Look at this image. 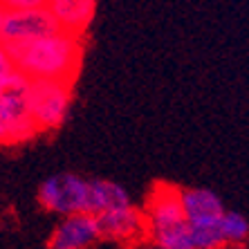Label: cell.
I'll return each instance as SVG.
<instances>
[{
  "label": "cell",
  "instance_id": "1",
  "mask_svg": "<svg viewBox=\"0 0 249 249\" xmlns=\"http://www.w3.org/2000/svg\"><path fill=\"white\" fill-rule=\"evenodd\" d=\"M18 72L29 81H74L83 61V38L68 32L7 47Z\"/></svg>",
  "mask_w": 249,
  "mask_h": 249
},
{
  "label": "cell",
  "instance_id": "2",
  "mask_svg": "<svg viewBox=\"0 0 249 249\" xmlns=\"http://www.w3.org/2000/svg\"><path fill=\"white\" fill-rule=\"evenodd\" d=\"M29 104L38 133L56 130L68 119L72 104L70 81H29Z\"/></svg>",
  "mask_w": 249,
  "mask_h": 249
},
{
  "label": "cell",
  "instance_id": "3",
  "mask_svg": "<svg viewBox=\"0 0 249 249\" xmlns=\"http://www.w3.org/2000/svg\"><path fill=\"white\" fill-rule=\"evenodd\" d=\"M90 180L76 173H56L47 178L38 189V204L50 213L68 218L74 213H88Z\"/></svg>",
  "mask_w": 249,
  "mask_h": 249
},
{
  "label": "cell",
  "instance_id": "4",
  "mask_svg": "<svg viewBox=\"0 0 249 249\" xmlns=\"http://www.w3.org/2000/svg\"><path fill=\"white\" fill-rule=\"evenodd\" d=\"M61 32L47 9H9L0 7V45L12 47Z\"/></svg>",
  "mask_w": 249,
  "mask_h": 249
},
{
  "label": "cell",
  "instance_id": "5",
  "mask_svg": "<svg viewBox=\"0 0 249 249\" xmlns=\"http://www.w3.org/2000/svg\"><path fill=\"white\" fill-rule=\"evenodd\" d=\"M101 238L99 222L90 213L68 215L54 227L47 240L50 249H90Z\"/></svg>",
  "mask_w": 249,
  "mask_h": 249
},
{
  "label": "cell",
  "instance_id": "6",
  "mask_svg": "<svg viewBox=\"0 0 249 249\" xmlns=\"http://www.w3.org/2000/svg\"><path fill=\"white\" fill-rule=\"evenodd\" d=\"M146 218L151 229H164V227L186 222L184 207H182V189L157 184L146 204Z\"/></svg>",
  "mask_w": 249,
  "mask_h": 249
},
{
  "label": "cell",
  "instance_id": "7",
  "mask_svg": "<svg viewBox=\"0 0 249 249\" xmlns=\"http://www.w3.org/2000/svg\"><path fill=\"white\" fill-rule=\"evenodd\" d=\"M45 9L52 14L61 32L83 38L88 27L92 25L97 0H47Z\"/></svg>",
  "mask_w": 249,
  "mask_h": 249
},
{
  "label": "cell",
  "instance_id": "8",
  "mask_svg": "<svg viewBox=\"0 0 249 249\" xmlns=\"http://www.w3.org/2000/svg\"><path fill=\"white\" fill-rule=\"evenodd\" d=\"M94 218L99 222L101 238H108V240H133L144 229V213L135 209L133 204L112 209V211H106Z\"/></svg>",
  "mask_w": 249,
  "mask_h": 249
},
{
  "label": "cell",
  "instance_id": "9",
  "mask_svg": "<svg viewBox=\"0 0 249 249\" xmlns=\"http://www.w3.org/2000/svg\"><path fill=\"white\" fill-rule=\"evenodd\" d=\"M182 207L189 225L218 222L225 213L222 200L211 189H182Z\"/></svg>",
  "mask_w": 249,
  "mask_h": 249
},
{
  "label": "cell",
  "instance_id": "10",
  "mask_svg": "<svg viewBox=\"0 0 249 249\" xmlns=\"http://www.w3.org/2000/svg\"><path fill=\"white\" fill-rule=\"evenodd\" d=\"M130 204V196L124 186L110 180H90V193H88V213L101 215L112 209H122Z\"/></svg>",
  "mask_w": 249,
  "mask_h": 249
},
{
  "label": "cell",
  "instance_id": "11",
  "mask_svg": "<svg viewBox=\"0 0 249 249\" xmlns=\"http://www.w3.org/2000/svg\"><path fill=\"white\" fill-rule=\"evenodd\" d=\"M151 233L160 249H191V227H189V222L164 227V229H151Z\"/></svg>",
  "mask_w": 249,
  "mask_h": 249
},
{
  "label": "cell",
  "instance_id": "12",
  "mask_svg": "<svg viewBox=\"0 0 249 249\" xmlns=\"http://www.w3.org/2000/svg\"><path fill=\"white\" fill-rule=\"evenodd\" d=\"M191 227V249H222L227 245L220 229V220L209 225H189Z\"/></svg>",
  "mask_w": 249,
  "mask_h": 249
},
{
  "label": "cell",
  "instance_id": "13",
  "mask_svg": "<svg viewBox=\"0 0 249 249\" xmlns=\"http://www.w3.org/2000/svg\"><path fill=\"white\" fill-rule=\"evenodd\" d=\"M220 229L227 245H245L249 240V222L238 211H225L220 218Z\"/></svg>",
  "mask_w": 249,
  "mask_h": 249
},
{
  "label": "cell",
  "instance_id": "14",
  "mask_svg": "<svg viewBox=\"0 0 249 249\" xmlns=\"http://www.w3.org/2000/svg\"><path fill=\"white\" fill-rule=\"evenodd\" d=\"M16 74H18V68L14 63L12 54H9V50L5 45H0V88H5Z\"/></svg>",
  "mask_w": 249,
  "mask_h": 249
},
{
  "label": "cell",
  "instance_id": "15",
  "mask_svg": "<svg viewBox=\"0 0 249 249\" xmlns=\"http://www.w3.org/2000/svg\"><path fill=\"white\" fill-rule=\"evenodd\" d=\"M0 7H9V9H45L47 0H0Z\"/></svg>",
  "mask_w": 249,
  "mask_h": 249
},
{
  "label": "cell",
  "instance_id": "16",
  "mask_svg": "<svg viewBox=\"0 0 249 249\" xmlns=\"http://www.w3.org/2000/svg\"><path fill=\"white\" fill-rule=\"evenodd\" d=\"M0 144H16V142H14L12 128H9L7 119L2 117V112H0Z\"/></svg>",
  "mask_w": 249,
  "mask_h": 249
}]
</instances>
